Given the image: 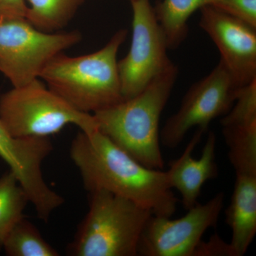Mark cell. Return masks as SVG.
Returning <instances> with one entry per match:
<instances>
[{
    "instance_id": "cell-21",
    "label": "cell",
    "mask_w": 256,
    "mask_h": 256,
    "mask_svg": "<svg viewBox=\"0 0 256 256\" xmlns=\"http://www.w3.org/2000/svg\"><path fill=\"white\" fill-rule=\"evenodd\" d=\"M28 12L25 0H0V22L26 18Z\"/></svg>"
},
{
    "instance_id": "cell-10",
    "label": "cell",
    "mask_w": 256,
    "mask_h": 256,
    "mask_svg": "<svg viewBox=\"0 0 256 256\" xmlns=\"http://www.w3.org/2000/svg\"><path fill=\"white\" fill-rule=\"evenodd\" d=\"M53 144L50 138H15L0 119V158L16 176L40 220L47 222L64 203L63 197L47 184L42 164Z\"/></svg>"
},
{
    "instance_id": "cell-7",
    "label": "cell",
    "mask_w": 256,
    "mask_h": 256,
    "mask_svg": "<svg viewBox=\"0 0 256 256\" xmlns=\"http://www.w3.org/2000/svg\"><path fill=\"white\" fill-rule=\"evenodd\" d=\"M132 10V40L127 55L118 62L124 100L142 92L172 65L168 42L149 0H130Z\"/></svg>"
},
{
    "instance_id": "cell-18",
    "label": "cell",
    "mask_w": 256,
    "mask_h": 256,
    "mask_svg": "<svg viewBox=\"0 0 256 256\" xmlns=\"http://www.w3.org/2000/svg\"><path fill=\"white\" fill-rule=\"evenodd\" d=\"M28 202L26 192L10 170L0 178V242L24 216Z\"/></svg>"
},
{
    "instance_id": "cell-14",
    "label": "cell",
    "mask_w": 256,
    "mask_h": 256,
    "mask_svg": "<svg viewBox=\"0 0 256 256\" xmlns=\"http://www.w3.org/2000/svg\"><path fill=\"white\" fill-rule=\"evenodd\" d=\"M220 124L236 174H256V118L224 116Z\"/></svg>"
},
{
    "instance_id": "cell-16",
    "label": "cell",
    "mask_w": 256,
    "mask_h": 256,
    "mask_svg": "<svg viewBox=\"0 0 256 256\" xmlns=\"http://www.w3.org/2000/svg\"><path fill=\"white\" fill-rule=\"evenodd\" d=\"M26 20L37 30L56 32L68 24L84 0H28Z\"/></svg>"
},
{
    "instance_id": "cell-4",
    "label": "cell",
    "mask_w": 256,
    "mask_h": 256,
    "mask_svg": "<svg viewBox=\"0 0 256 256\" xmlns=\"http://www.w3.org/2000/svg\"><path fill=\"white\" fill-rule=\"evenodd\" d=\"M89 210L68 247L74 256H137L150 210L105 190L89 192Z\"/></svg>"
},
{
    "instance_id": "cell-2",
    "label": "cell",
    "mask_w": 256,
    "mask_h": 256,
    "mask_svg": "<svg viewBox=\"0 0 256 256\" xmlns=\"http://www.w3.org/2000/svg\"><path fill=\"white\" fill-rule=\"evenodd\" d=\"M178 74L173 64L137 96L92 114L98 130L148 169L164 166L160 120Z\"/></svg>"
},
{
    "instance_id": "cell-20",
    "label": "cell",
    "mask_w": 256,
    "mask_h": 256,
    "mask_svg": "<svg viewBox=\"0 0 256 256\" xmlns=\"http://www.w3.org/2000/svg\"><path fill=\"white\" fill-rule=\"evenodd\" d=\"M195 256H237L230 242H226L216 234L210 236L208 242L202 240Z\"/></svg>"
},
{
    "instance_id": "cell-15",
    "label": "cell",
    "mask_w": 256,
    "mask_h": 256,
    "mask_svg": "<svg viewBox=\"0 0 256 256\" xmlns=\"http://www.w3.org/2000/svg\"><path fill=\"white\" fill-rule=\"evenodd\" d=\"M215 0H162L154 8L156 20L164 32L169 50L181 45L188 34V21L192 14Z\"/></svg>"
},
{
    "instance_id": "cell-13",
    "label": "cell",
    "mask_w": 256,
    "mask_h": 256,
    "mask_svg": "<svg viewBox=\"0 0 256 256\" xmlns=\"http://www.w3.org/2000/svg\"><path fill=\"white\" fill-rule=\"evenodd\" d=\"M225 214L232 232L230 245L237 256L245 255L256 234V174H236Z\"/></svg>"
},
{
    "instance_id": "cell-9",
    "label": "cell",
    "mask_w": 256,
    "mask_h": 256,
    "mask_svg": "<svg viewBox=\"0 0 256 256\" xmlns=\"http://www.w3.org/2000/svg\"><path fill=\"white\" fill-rule=\"evenodd\" d=\"M224 198L223 192H220L176 220L152 215L140 238L138 256H195L206 230L216 227Z\"/></svg>"
},
{
    "instance_id": "cell-5",
    "label": "cell",
    "mask_w": 256,
    "mask_h": 256,
    "mask_svg": "<svg viewBox=\"0 0 256 256\" xmlns=\"http://www.w3.org/2000/svg\"><path fill=\"white\" fill-rule=\"evenodd\" d=\"M0 119L15 138H50L69 124L84 132L97 128L92 114L76 109L40 78L0 96Z\"/></svg>"
},
{
    "instance_id": "cell-12",
    "label": "cell",
    "mask_w": 256,
    "mask_h": 256,
    "mask_svg": "<svg viewBox=\"0 0 256 256\" xmlns=\"http://www.w3.org/2000/svg\"><path fill=\"white\" fill-rule=\"evenodd\" d=\"M206 131L197 128L182 154L170 162L166 172L168 184L172 190H178L182 196V203L186 210L198 204L202 188L208 180L218 176L216 163V136L208 132L206 142L200 159H194L192 153Z\"/></svg>"
},
{
    "instance_id": "cell-8",
    "label": "cell",
    "mask_w": 256,
    "mask_h": 256,
    "mask_svg": "<svg viewBox=\"0 0 256 256\" xmlns=\"http://www.w3.org/2000/svg\"><path fill=\"white\" fill-rule=\"evenodd\" d=\"M240 88L220 60L208 75L190 88L180 108L165 122L160 133V142L174 149L192 128L207 132L212 120L230 110Z\"/></svg>"
},
{
    "instance_id": "cell-6",
    "label": "cell",
    "mask_w": 256,
    "mask_h": 256,
    "mask_svg": "<svg viewBox=\"0 0 256 256\" xmlns=\"http://www.w3.org/2000/svg\"><path fill=\"white\" fill-rule=\"evenodd\" d=\"M82 40L78 31L43 32L26 18L0 22V72L13 87L22 86L40 78L54 57Z\"/></svg>"
},
{
    "instance_id": "cell-1",
    "label": "cell",
    "mask_w": 256,
    "mask_h": 256,
    "mask_svg": "<svg viewBox=\"0 0 256 256\" xmlns=\"http://www.w3.org/2000/svg\"><path fill=\"white\" fill-rule=\"evenodd\" d=\"M70 156L88 193L105 190L159 216L172 217L176 212L178 200L169 186L166 172L140 164L98 128L76 136Z\"/></svg>"
},
{
    "instance_id": "cell-3",
    "label": "cell",
    "mask_w": 256,
    "mask_h": 256,
    "mask_svg": "<svg viewBox=\"0 0 256 256\" xmlns=\"http://www.w3.org/2000/svg\"><path fill=\"white\" fill-rule=\"evenodd\" d=\"M127 36V30H120L102 48L89 54L60 53L46 64L40 78L82 112L92 114L114 106L124 100L118 54Z\"/></svg>"
},
{
    "instance_id": "cell-17",
    "label": "cell",
    "mask_w": 256,
    "mask_h": 256,
    "mask_svg": "<svg viewBox=\"0 0 256 256\" xmlns=\"http://www.w3.org/2000/svg\"><path fill=\"white\" fill-rule=\"evenodd\" d=\"M10 256H58L36 227L23 216L0 242Z\"/></svg>"
},
{
    "instance_id": "cell-11",
    "label": "cell",
    "mask_w": 256,
    "mask_h": 256,
    "mask_svg": "<svg viewBox=\"0 0 256 256\" xmlns=\"http://www.w3.org/2000/svg\"><path fill=\"white\" fill-rule=\"evenodd\" d=\"M200 11V28L215 44L237 86L256 80V28L210 5Z\"/></svg>"
},
{
    "instance_id": "cell-19",
    "label": "cell",
    "mask_w": 256,
    "mask_h": 256,
    "mask_svg": "<svg viewBox=\"0 0 256 256\" xmlns=\"http://www.w3.org/2000/svg\"><path fill=\"white\" fill-rule=\"evenodd\" d=\"M212 6L256 28V0H215Z\"/></svg>"
}]
</instances>
